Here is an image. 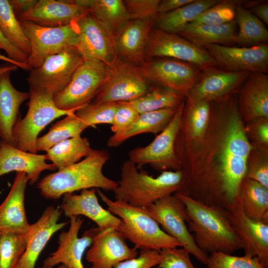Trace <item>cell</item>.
I'll return each mask as SVG.
<instances>
[{
    "label": "cell",
    "mask_w": 268,
    "mask_h": 268,
    "mask_svg": "<svg viewBox=\"0 0 268 268\" xmlns=\"http://www.w3.org/2000/svg\"><path fill=\"white\" fill-rule=\"evenodd\" d=\"M203 48L223 69L268 74V45L266 43L241 47L210 44Z\"/></svg>",
    "instance_id": "cell-17"
},
{
    "label": "cell",
    "mask_w": 268,
    "mask_h": 268,
    "mask_svg": "<svg viewBox=\"0 0 268 268\" xmlns=\"http://www.w3.org/2000/svg\"><path fill=\"white\" fill-rule=\"evenodd\" d=\"M134 248H130L126 239L117 229L109 228L98 231L86 253L91 268H114L118 263L136 257Z\"/></svg>",
    "instance_id": "cell-20"
},
{
    "label": "cell",
    "mask_w": 268,
    "mask_h": 268,
    "mask_svg": "<svg viewBox=\"0 0 268 268\" xmlns=\"http://www.w3.org/2000/svg\"><path fill=\"white\" fill-rule=\"evenodd\" d=\"M156 58L174 59L192 64L201 70L217 64L209 53L178 34L152 29L145 50V61Z\"/></svg>",
    "instance_id": "cell-13"
},
{
    "label": "cell",
    "mask_w": 268,
    "mask_h": 268,
    "mask_svg": "<svg viewBox=\"0 0 268 268\" xmlns=\"http://www.w3.org/2000/svg\"><path fill=\"white\" fill-rule=\"evenodd\" d=\"M28 180L24 172H16L11 189L0 205V233H26L30 228L24 206Z\"/></svg>",
    "instance_id": "cell-24"
},
{
    "label": "cell",
    "mask_w": 268,
    "mask_h": 268,
    "mask_svg": "<svg viewBox=\"0 0 268 268\" xmlns=\"http://www.w3.org/2000/svg\"><path fill=\"white\" fill-rule=\"evenodd\" d=\"M18 68L17 66L10 64L8 65L1 66L0 67V75L6 72H12Z\"/></svg>",
    "instance_id": "cell-55"
},
{
    "label": "cell",
    "mask_w": 268,
    "mask_h": 268,
    "mask_svg": "<svg viewBox=\"0 0 268 268\" xmlns=\"http://www.w3.org/2000/svg\"><path fill=\"white\" fill-rule=\"evenodd\" d=\"M220 0H194L172 11L158 14L156 18L155 28L171 33L177 34L186 24Z\"/></svg>",
    "instance_id": "cell-32"
},
{
    "label": "cell",
    "mask_w": 268,
    "mask_h": 268,
    "mask_svg": "<svg viewBox=\"0 0 268 268\" xmlns=\"http://www.w3.org/2000/svg\"><path fill=\"white\" fill-rule=\"evenodd\" d=\"M140 74L148 81L177 91L184 95L198 81L201 70L180 60L156 58L137 67Z\"/></svg>",
    "instance_id": "cell-15"
},
{
    "label": "cell",
    "mask_w": 268,
    "mask_h": 268,
    "mask_svg": "<svg viewBox=\"0 0 268 268\" xmlns=\"http://www.w3.org/2000/svg\"><path fill=\"white\" fill-rule=\"evenodd\" d=\"M86 137L81 135L61 141L46 151V160L53 162L58 170L71 166L93 151Z\"/></svg>",
    "instance_id": "cell-33"
},
{
    "label": "cell",
    "mask_w": 268,
    "mask_h": 268,
    "mask_svg": "<svg viewBox=\"0 0 268 268\" xmlns=\"http://www.w3.org/2000/svg\"><path fill=\"white\" fill-rule=\"evenodd\" d=\"M268 149L253 147L250 153L245 178L255 181L268 189Z\"/></svg>",
    "instance_id": "cell-44"
},
{
    "label": "cell",
    "mask_w": 268,
    "mask_h": 268,
    "mask_svg": "<svg viewBox=\"0 0 268 268\" xmlns=\"http://www.w3.org/2000/svg\"><path fill=\"white\" fill-rule=\"evenodd\" d=\"M251 72L231 71L218 67L201 70L196 83L186 95L188 103L224 100L237 92Z\"/></svg>",
    "instance_id": "cell-16"
},
{
    "label": "cell",
    "mask_w": 268,
    "mask_h": 268,
    "mask_svg": "<svg viewBox=\"0 0 268 268\" xmlns=\"http://www.w3.org/2000/svg\"><path fill=\"white\" fill-rule=\"evenodd\" d=\"M179 107L139 114L136 120L128 129L111 136L108 140L107 146L110 147L118 146L132 137L142 134L151 133L157 135L169 124Z\"/></svg>",
    "instance_id": "cell-30"
},
{
    "label": "cell",
    "mask_w": 268,
    "mask_h": 268,
    "mask_svg": "<svg viewBox=\"0 0 268 268\" xmlns=\"http://www.w3.org/2000/svg\"><path fill=\"white\" fill-rule=\"evenodd\" d=\"M160 261V251L141 250L136 257L121 262L114 268H152Z\"/></svg>",
    "instance_id": "cell-48"
},
{
    "label": "cell",
    "mask_w": 268,
    "mask_h": 268,
    "mask_svg": "<svg viewBox=\"0 0 268 268\" xmlns=\"http://www.w3.org/2000/svg\"><path fill=\"white\" fill-rule=\"evenodd\" d=\"M37 1V0H8L17 18L32 8Z\"/></svg>",
    "instance_id": "cell-52"
},
{
    "label": "cell",
    "mask_w": 268,
    "mask_h": 268,
    "mask_svg": "<svg viewBox=\"0 0 268 268\" xmlns=\"http://www.w3.org/2000/svg\"><path fill=\"white\" fill-rule=\"evenodd\" d=\"M74 2L108 24L114 32L130 20L122 0H77Z\"/></svg>",
    "instance_id": "cell-35"
},
{
    "label": "cell",
    "mask_w": 268,
    "mask_h": 268,
    "mask_svg": "<svg viewBox=\"0 0 268 268\" xmlns=\"http://www.w3.org/2000/svg\"><path fill=\"white\" fill-rule=\"evenodd\" d=\"M28 93L27 113L23 119L17 121L13 129V146L36 153V142L40 132L56 119L74 114L79 108L61 110L56 105L52 94L32 88H29Z\"/></svg>",
    "instance_id": "cell-6"
},
{
    "label": "cell",
    "mask_w": 268,
    "mask_h": 268,
    "mask_svg": "<svg viewBox=\"0 0 268 268\" xmlns=\"http://www.w3.org/2000/svg\"><path fill=\"white\" fill-rule=\"evenodd\" d=\"M45 160V154L27 152L0 141V177L13 171L24 172L29 183L33 185L42 171L56 169L54 164H48Z\"/></svg>",
    "instance_id": "cell-27"
},
{
    "label": "cell",
    "mask_w": 268,
    "mask_h": 268,
    "mask_svg": "<svg viewBox=\"0 0 268 268\" xmlns=\"http://www.w3.org/2000/svg\"><path fill=\"white\" fill-rule=\"evenodd\" d=\"M210 114V102L188 103L187 121L189 131L195 137H201L206 129Z\"/></svg>",
    "instance_id": "cell-43"
},
{
    "label": "cell",
    "mask_w": 268,
    "mask_h": 268,
    "mask_svg": "<svg viewBox=\"0 0 268 268\" xmlns=\"http://www.w3.org/2000/svg\"><path fill=\"white\" fill-rule=\"evenodd\" d=\"M244 130L257 147L267 149L268 145V118H256L247 123Z\"/></svg>",
    "instance_id": "cell-49"
},
{
    "label": "cell",
    "mask_w": 268,
    "mask_h": 268,
    "mask_svg": "<svg viewBox=\"0 0 268 268\" xmlns=\"http://www.w3.org/2000/svg\"><path fill=\"white\" fill-rule=\"evenodd\" d=\"M238 105L244 120L268 118V75L251 72L238 91Z\"/></svg>",
    "instance_id": "cell-26"
},
{
    "label": "cell",
    "mask_w": 268,
    "mask_h": 268,
    "mask_svg": "<svg viewBox=\"0 0 268 268\" xmlns=\"http://www.w3.org/2000/svg\"><path fill=\"white\" fill-rule=\"evenodd\" d=\"M62 210L60 206H48L38 220L30 224L27 232L25 251L16 268H35L36 262L52 236L67 222H58Z\"/></svg>",
    "instance_id": "cell-22"
},
{
    "label": "cell",
    "mask_w": 268,
    "mask_h": 268,
    "mask_svg": "<svg viewBox=\"0 0 268 268\" xmlns=\"http://www.w3.org/2000/svg\"><path fill=\"white\" fill-rule=\"evenodd\" d=\"M77 23L79 34L76 48L84 60L100 61L112 67L118 56L112 28L87 10Z\"/></svg>",
    "instance_id": "cell-12"
},
{
    "label": "cell",
    "mask_w": 268,
    "mask_h": 268,
    "mask_svg": "<svg viewBox=\"0 0 268 268\" xmlns=\"http://www.w3.org/2000/svg\"><path fill=\"white\" fill-rule=\"evenodd\" d=\"M88 127H89L75 113L67 115L65 118L53 124L46 134L37 138V151H46L61 141L80 136Z\"/></svg>",
    "instance_id": "cell-36"
},
{
    "label": "cell",
    "mask_w": 268,
    "mask_h": 268,
    "mask_svg": "<svg viewBox=\"0 0 268 268\" xmlns=\"http://www.w3.org/2000/svg\"><path fill=\"white\" fill-rule=\"evenodd\" d=\"M142 208L166 233L178 240L182 248L206 265L208 255L195 244L186 224L188 216L185 205L176 195H169Z\"/></svg>",
    "instance_id": "cell-10"
},
{
    "label": "cell",
    "mask_w": 268,
    "mask_h": 268,
    "mask_svg": "<svg viewBox=\"0 0 268 268\" xmlns=\"http://www.w3.org/2000/svg\"><path fill=\"white\" fill-rule=\"evenodd\" d=\"M139 114L130 102H118L111 130L114 134L121 133L131 127Z\"/></svg>",
    "instance_id": "cell-47"
},
{
    "label": "cell",
    "mask_w": 268,
    "mask_h": 268,
    "mask_svg": "<svg viewBox=\"0 0 268 268\" xmlns=\"http://www.w3.org/2000/svg\"><path fill=\"white\" fill-rule=\"evenodd\" d=\"M175 194L185 205L188 230L194 234L195 243L200 250L207 254L215 252L231 254L242 249L224 209L207 206L181 193Z\"/></svg>",
    "instance_id": "cell-2"
},
{
    "label": "cell",
    "mask_w": 268,
    "mask_h": 268,
    "mask_svg": "<svg viewBox=\"0 0 268 268\" xmlns=\"http://www.w3.org/2000/svg\"><path fill=\"white\" fill-rule=\"evenodd\" d=\"M182 170L165 171L156 177L143 170L138 171L129 159L121 167V178L113 191L115 200L138 207H146L176 193H182L184 185Z\"/></svg>",
    "instance_id": "cell-4"
},
{
    "label": "cell",
    "mask_w": 268,
    "mask_h": 268,
    "mask_svg": "<svg viewBox=\"0 0 268 268\" xmlns=\"http://www.w3.org/2000/svg\"><path fill=\"white\" fill-rule=\"evenodd\" d=\"M206 265L207 268H266L256 257L235 256L221 252L208 255Z\"/></svg>",
    "instance_id": "cell-42"
},
{
    "label": "cell",
    "mask_w": 268,
    "mask_h": 268,
    "mask_svg": "<svg viewBox=\"0 0 268 268\" xmlns=\"http://www.w3.org/2000/svg\"><path fill=\"white\" fill-rule=\"evenodd\" d=\"M238 199L247 216L268 224V189L255 181L245 178L241 183Z\"/></svg>",
    "instance_id": "cell-31"
},
{
    "label": "cell",
    "mask_w": 268,
    "mask_h": 268,
    "mask_svg": "<svg viewBox=\"0 0 268 268\" xmlns=\"http://www.w3.org/2000/svg\"><path fill=\"white\" fill-rule=\"evenodd\" d=\"M184 95L174 90L153 87L142 96L130 102L139 114L166 108H177L184 101Z\"/></svg>",
    "instance_id": "cell-37"
},
{
    "label": "cell",
    "mask_w": 268,
    "mask_h": 268,
    "mask_svg": "<svg viewBox=\"0 0 268 268\" xmlns=\"http://www.w3.org/2000/svg\"><path fill=\"white\" fill-rule=\"evenodd\" d=\"M109 158L107 150L94 149L81 161L45 176L37 187L43 197L51 200L91 188L113 191L118 186L117 182L107 177L102 172Z\"/></svg>",
    "instance_id": "cell-3"
},
{
    "label": "cell",
    "mask_w": 268,
    "mask_h": 268,
    "mask_svg": "<svg viewBox=\"0 0 268 268\" xmlns=\"http://www.w3.org/2000/svg\"><path fill=\"white\" fill-rule=\"evenodd\" d=\"M25 234L0 233V268H16L26 248Z\"/></svg>",
    "instance_id": "cell-39"
},
{
    "label": "cell",
    "mask_w": 268,
    "mask_h": 268,
    "mask_svg": "<svg viewBox=\"0 0 268 268\" xmlns=\"http://www.w3.org/2000/svg\"><path fill=\"white\" fill-rule=\"evenodd\" d=\"M42 268H47V267L43 266ZM55 268H67L64 265H60L58 267Z\"/></svg>",
    "instance_id": "cell-56"
},
{
    "label": "cell",
    "mask_w": 268,
    "mask_h": 268,
    "mask_svg": "<svg viewBox=\"0 0 268 268\" xmlns=\"http://www.w3.org/2000/svg\"><path fill=\"white\" fill-rule=\"evenodd\" d=\"M0 60L4 61L9 64L15 65L17 66L18 67L21 68L25 70L30 71L32 69V68L28 64H19L10 59L7 56H5L3 55H1L0 53Z\"/></svg>",
    "instance_id": "cell-54"
},
{
    "label": "cell",
    "mask_w": 268,
    "mask_h": 268,
    "mask_svg": "<svg viewBox=\"0 0 268 268\" xmlns=\"http://www.w3.org/2000/svg\"><path fill=\"white\" fill-rule=\"evenodd\" d=\"M243 6L251 12L262 21L268 25V0H253L242 1Z\"/></svg>",
    "instance_id": "cell-51"
},
{
    "label": "cell",
    "mask_w": 268,
    "mask_h": 268,
    "mask_svg": "<svg viewBox=\"0 0 268 268\" xmlns=\"http://www.w3.org/2000/svg\"><path fill=\"white\" fill-rule=\"evenodd\" d=\"M239 0H221L205 10L192 23L196 24L221 25L235 20Z\"/></svg>",
    "instance_id": "cell-41"
},
{
    "label": "cell",
    "mask_w": 268,
    "mask_h": 268,
    "mask_svg": "<svg viewBox=\"0 0 268 268\" xmlns=\"http://www.w3.org/2000/svg\"><path fill=\"white\" fill-rule=\"evenodd\" d=\"M225 107L228 123L216 172V186L221 206L227 210L238 199L253 146L246 134L237 101L232 98Z\"/></svg>",
    "instance_id": "cell-1"
},
{
    "label": "cell",
    "mask_w": 268,
    "mask_h": 268,
    "mask_svg": "<svg viewBox=\"0 0 268 268\" xmlns=\"http://www.w3.org/2000/svg\"><path fill=\"white\" fill-rule=\"evenodd\" d=\"M235 20L221 25L196 24L189 23L177 33L198 47L210 44L231 46L235 44L237 33Z\"/></svg>",
    "instance_id": "cell-29"
},
{
    "label": "cell",
    "mask_w": 268,
    "mask_h": 268,
    "mask_svg": "<svg viewBox=\"0 0 268 268\" xmlns=\"http://www.w3.org/2000/svg\"><path fill=\"white\" fill-rule=\"evenodd\" d=\"M31 46L27 64L39 67L49 57L77 45L79 28L77 22L59 27H48L32 22L19 21Z\"/></svg>",
    "instance_id": "cell-9"
},
{
    "label": "cell",
    "mask_w": 268,
    "mask_h": 268,
    "mask_svg": "<svg viewBox=\"0 0 268 268\" xmlns=\"http://www.w3.org/2000/svg\"><path fill=\"white\" fill-rule=\"evenodd\" d=\"M70 226L67 231L60 233L59 246L44 261L43 266L53 268L64 265L67 268H84L82 259L85 251L90 247L97 227L85 230L78 237V232L83 222L80 216L69 217Z\"/></svg>",
    "instance_id": "cell-18"
},
{
    "label": "cell",
    "mask_w": 268,
    "mask_h": 268,
    "mask_svg": "<svg viewBox=\"0 0 268 268\" xmlns=\"http://www.w3.org/2000/svg\"><path fill=\"white\" fill-rule=\"evenodd\" d=\"M243 1L239 0L236 7L235 20L237 25L235 43L256 45L268 41V31L265 24L251 12L245 8Z\"/></svg>",
    "instance_id": "cell-34"
},
{
    "label": "cell",
    "mask_w": 268,
    "mask_h": 268,
    "mask_svg": "<svg viewBox=\"0 0 268 268\" xmlns=\"http://www.w3.org/2000/svg\"><path fill=\"white\" fill-rule=\"evenodd\" d=\"M184 108L183 102L167 126L149 144L137 147L129 152V160L137 169L145 165L163 172L182 170V164L175 150V143L181 125Z\"/></svg>",
    "instance_id": "cell-8"
},
{
    "label": "cell",
    "mask_w": 268,
    "mask_h": 268,
    "mask_svg": "<svg viewBox=\"0 0 268 268\" xmlns=\"http://www.w3.org/2000/svg\"><path fill=\"white\" fill-rule=\"evenodd\" d=\"M154 20L130 19L114 32L118 57L137 67L145 62V50Z\"/></svg>",
    "instance_id": "cell-21"
},
{
    "label": "cell",
    "mask_w": 268,
    "mask_h": 268,
    "mask_svg": "<svg viewBox=\"0 0 268 268\" xmlns=\"http://www.w3.org/2000/svg\"><path fill=\"white\" fill-rule=\"evenodd\" d=\"M11 73L0 75V138L13 146V129L20 119V105L29 98V93L20 91L13 86Z\"/></svg>",
    "instance_id": "cell-28"
},
{
    "label": "cell",
    "mask_w": 268,
    "mask_h": 268,
    "mask_svg": "<svg viewBox=\"0 0 268 268\" xmlns=\"http://www.w3.org/2000/svg\"><path fill=\"white\" fill-rule=\"evenodd\" d=\"M111 67L94 60H84L66 88L53 96L57 107L63 110L80 108L91 102L108 79Z\"/></svg>",
    "instance_id": "cell-7"
},
{
    "label": "cell",
    "mask_w": 268,
    "mask_h": 268,
    "mask_svg": "<svg viewBox=\"0 0 268 268\" xmlns=\"http://www.w3.org/2000/svg\"><path fill=\"white\" fill-rule=\"evenodd\" d=\"M1 50H3L7 57L12 61L21 64H27L28 57L11 44L0 30V51Z\"/></svg>",
    "instance_id": "cell-50"
},
{
    "label": "cell",
    "mask_w": 268,
    "mask_h": 268,
    "mask_svg": "<svg viewBox=\"0 0 268 268\" xmlns=\"http://www.w3.org/2000/svg\"><path fill=\"white\" fill-rule=\"evenodd\" d=\"M194 1V0H160L158 8V14H162L172 11Z\"/></svg>",
    "instance_id": "cell-53"
},
{
    "label": "cell",
    "mask_w": 268,
    "mask_h": 268,
    "mask_svg": "<svg viewBox=\"0 0 268 268\" xmlns=\"http://www.w3.org/2000/svg\"><path fill=\"white\" fill-rule=\"evenodd\" d=\"M84 61L73 47L48 57L39 67L30 71L27 78L29 88L54 96L66 88Z\"/></svg>",
    "instance_id": "cell-11"
},
{
    "label": "cell",
    "mask_w": 268,
    "mask_h": 268,
    "mask_svg": "<svg viewBox=\"0 0 268 268\" xmlns=\"http://www.w3.org/2000/svg\"><path fill=\"white\" fill-rule=\"evenodd\" d=\"M95 188L84 189L79 195L64 194L60 208L69 218L73 216L84 215L92 220L99 230L109 228L118 230L121 219L104 208L99 203Z\"/></svg>",
    "instance_id": "cell-23"
},
{
    "label": "cell",
    "mask_w": 268,
    "mask_h": 268,
    "mask_svg": "<svg viewBox=\"0 0 268 268\" xmlns=\"http://www.w3.org/2000/svg\"><path fill=\"white\" fill-rule=\"evenodd\" d=\"M160 0H123L130 19L155 20L158 16Z\"/></svg>",
    "instance_id": "cell-45"
},
{
    "label": "cell",
    "mask_w": 268,
    "mask_h": 268,
    "mask_svg": "<svg viewBox=\"0 0 268 268\" xmlns=\"http://www.w3.org/2000/svg\"><path fill=\"white\" fill-rule=\"evenodd\" d=\"M0 30L11 44L28 58L31 53L30 42L8 0H0Z\"/></svg>",
    "instance_id": "cell-38"
},
{
    "label": "cell",
    "mask_w": 268,
    "mask_h": 268,
    "mask_svg": "<svg viewBox=\"0 0 268 268\" xmlns=\"http://www.w3.org/2000/svg\"><path fill=\"white\" fill-rule=\"evenodd\" d=\"M161 261L156 268H195L185 249L168 248L160 251Z\"/></svg>",
    "instance_id": "cell-46"
},
{
    "label": "cell",
    "mask_w": 268,
    "mask_h": 268,
    "mask_svg": "<svg viewBox=\"0 0 268 268\" xmlns=\"http://www.w3.org/2000/svg\"></svg>",
    "instance_id": "cell-57"
},
{
    "label": "cell",
    "mask_w": 268,
    "mask_h": 268,
    "mask_svg": "<svg viewBox=\"0 0 268 268\" xmlns=\"http://www.w3.org/2000/svg\"><path fill=\"white\" fill-rule=\"evenodd\" d=\"M153 87L140 74L137 66L118 57L111 67L108 79L93 102H130L142 96Z\"/></svg>",
    "instance_id": "cell-14"
},
{
    "label": "cell",
    "mask_w": 268,
    "mask_h": 268,
    "mask_svg": "<svg viewBox=\"0 0 268 268\" xmlns=\"http://www.w3.org/2000/svg\"><path fill=\"white\" fill-rule=\"evenodd\" d=\"M97 193L108 209L121 219L118 229L135 249L160 251L168 248L182 247L176 239L166 233L158 223L142 207L127 202L112 201L100 189Z\"/></svg>",
    "instance_id": "cell-5"
},
{
    "label": "cell",
    "mask_w": 268,
    "mask_h": 268,
    "mask_svg": "<svg viewBox=\"0 0 268 268\" xmlns=\"http://www.w3.org/2000/svg\"><path fill=\"white\" fill-rule=\"evenodd\" d=\"M85 11L74 0H39L17 19L44 27H59L77 22Z\"/></svg>",
    "instance_id": "cell-25"
},
{
    "label": "cell",
    "mask_w": 268,
    "mask_h": 268,
    "mask_svg": "<svg viewBox=\"0 0 268 268\" xmlns=\"http://www.w3.org/2000/svg\"><path fill=\"white\" fill-rule=\"evenodd\" d=\"M118 103L90 102L79 108L75 115L89 127L112 124Z\"/></svg>",
    "instance_id": "cell-40"
},
{
    "label": "cell",
    "mask_w": 268,
    "mask_h": 268,
    "mask_svg": "<svg viewBox=\"0 0 268 268\" xmlns=\"http://www.w3.org/2000/svg\"><path fill=\"white\" fill-rule=\"evenodd\" d=\"M225 213L240 239L244 256L257 257L268 268V224L249 218L243 212L240 202H236Z\"/></svg>",
    "instance_id": "cell-19"
}]
</instances>
